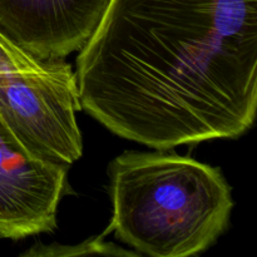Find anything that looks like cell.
<instances>
[{"label":"cell","instance_id":"cell-1","mask_svg":"<svg viewBox=\"0 0 257 257\" xmlns=\"http://www.w3.org/2000/svg\"><path fill=\"white\" fill-rule=\"evenodd\" d=\"M75 79L83 109L125 140L240 137L257 109V0H110Z\"/></svg>","mask_w":257,"mask_h":257},{"label":"cell","instance_id":"cell-2","mask_svg":"<svg viewBox=\"0 0 257 257\" xmlns=\"http://www.w3.org/2000/svg\"><path fill=\"white\" fill-rule=\"evenodd\" d=\"M112 221L122 242L153 257L207 250L227 230L231 187L218 168L187 156L127 151L108 167Z\"/></svg>","mask_w":257,"mask_h":257},{"label":"cell","instance_id":"cell-3","mask_svg":"<svg viewBox=\"0 0 257 257\" xmlns=\"http://www.w3.org/2000/svg\"><path fill=\"white\" fill-rule=\"evenodd\" d=\"M75 73L40 59L0 32V127L35 157L72 165L82 157Z\"/></svg>","mask_w":257,"mask_h":257},{"label":"cell","instance_id":"cell-4","mask_svg":"<svg viewBox=\"0 0 257 257\" xmlns=\"http://www.w3.org/2000/svg\"><path fill=\"white\" fill-rule=\"evenodd\" d=\"M68 168L30 155L0 127V238L18 241L57 228Z\"/></svg>","mask_w":257,"mask_h":257},{"label":"cell","instance_id":"cell-5","mask_svg":"<svg viewBox=\"0 0 257 257\" xmlns=\"http://www.w3.org/2000/svg\"><path fill=\"white\" fill-rule=\"evenodd\" d=\"M110 0H0V32L40 59L80 50Z\"/></svg>","mask_w":257,"mask_h":257}]
</instances>
